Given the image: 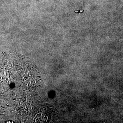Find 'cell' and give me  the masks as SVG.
Segmentation results:
<instances>
[{
	"mask_svg": "<svg viewBox=\"0 0 123 123\" xmlns=\"http://www.w3.org/2000/svg\"><path fill=\"white\" fill-rule=\"evenodd\" d=\"M6 123H14L13 121H11V120H8L7 121V122H6Z\"/></svg>",
	"mask_w": 123,
	"mask_h": 123,
	"instance_id": "6da1fadb",
	"label": "cell"
}]
</instances>
